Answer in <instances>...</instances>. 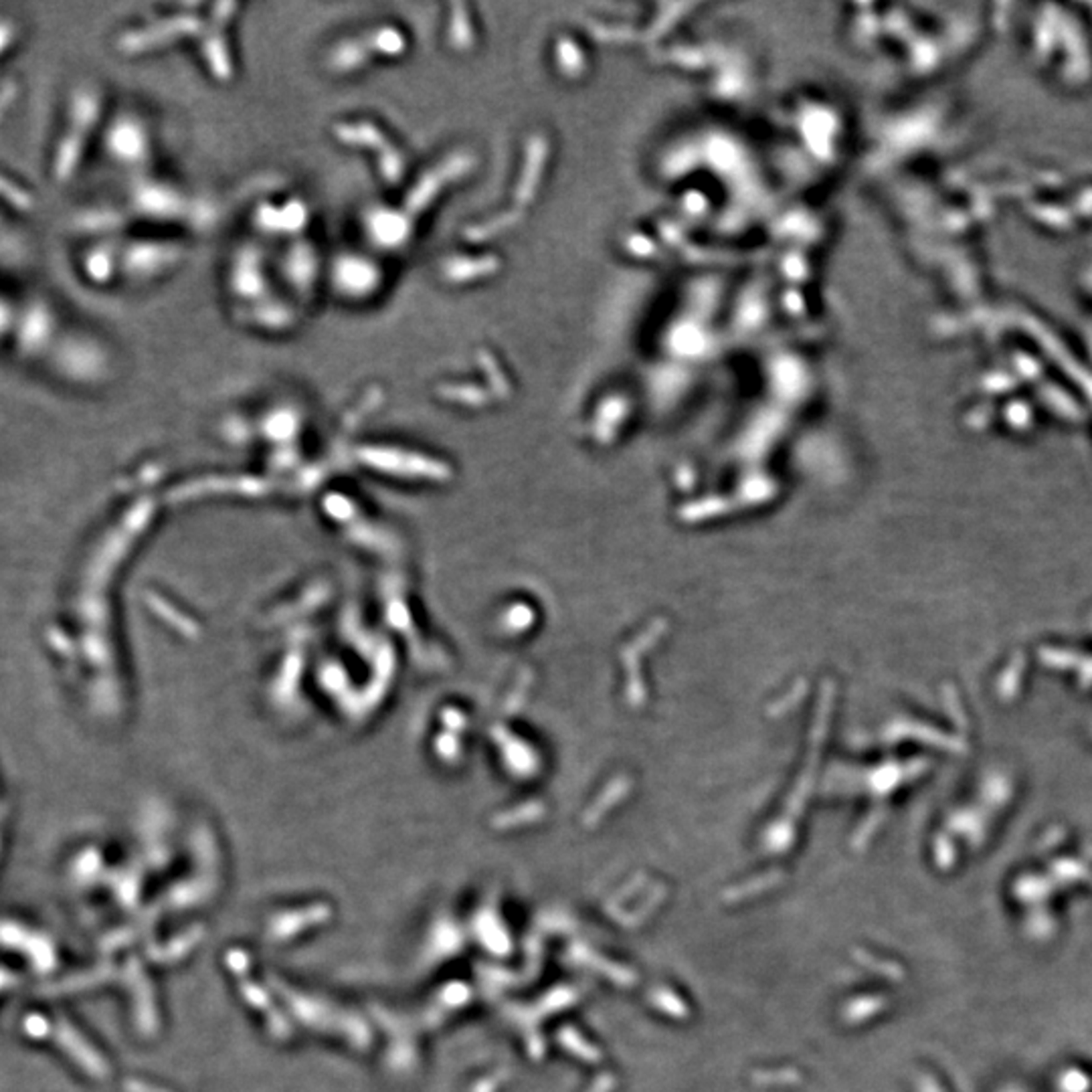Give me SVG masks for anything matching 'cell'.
Returning a JSON list of instances; mask_svg holds the SVG:
<instances>
[{
  "label": "cell",
  "instance_id": "cell-1",
  "mask_svg": "<svg viewBox=\"0 0 1092 1092\" xmlns=\"http://www.w3.org/2000/svg\"><path fill=\"white\" fill-rule=\"evenodd\" d=\"M98 104L99 96L91 90H79L71 99L69 113H67L65 134L59 140V146L53 157V177L55 180H67L71 172H76L79 166L81 154H84V140L87 130L91 132L93 121L98 118Z\"/></svg>",
  "mask_w": 1092,
  "mask_h": 1092
},
{
  "label": "cell",
  "instance_id": "cell-2",
  "mask_svg": "<svg viewBox=\"0 0 1092 1092\" xmlns=\"http://www.w3.org/2000/svg\"><path fill=\"white\" fill-rule=\"evenodd\" d=\"M17 348L26 359H35L57 342V318L45 300L26 303L23 314L15 320Z\"/></svg>",
  "mask_w": 1092,
  "mask_h": 1092
},
{
  "label": "cell",
  "instance_id": "cell-3",
  "mask_svg": "<svg viewBox=\"0 0 1092 1092\" xmlns=\"http://www.w3.org/2000/svg\"><path fill=\"white\" fill-rule=\"evenodd\" d=\"M107 144L113 157L136 164V160L144 157L146 152V134L144 127L130 118H120L112 124L107 132Z\"/></svg>",
  "mask_w": 1092,
  "mask_h": 1092
},
{
  "label": "cell",
  "instance_id": "cell-4",
  "mask_svg": "<svg viewBox=\"0 0 1092 1092\" xmlns=\"http://www.w3.org/2000/svg\"><path fill=\"white\" fill-rule=\"evenodd\" d=\"M120 266V253L110 243L96 245L84 255V272L87 278L96 283H107L116 278V267Z\"/></svg>",
  "mask_w": 1092,
  "mask_h": 1092
},
{
  "label": "cell",
  "instance_id": "cell-5",
  "mask_svg": "<svg viewBox=\"0 0 1092 1092\" xmlns=\"http://www.w3.org/2000/svg\"><path fill=\"white\" fill-rule=\"evenodd\" d=\"M17 39H18V26L15 20L0 17V57H3L6 51H11V47L15 45Z\"/></svg>",
  "mask_w": 1092,
  "mask_h": 1092
},
{
  "label": "cell",
  "instance_id": "cell-6",
  "mask_svg": "<svg viewBox=\"0 0 1092 1092\" xmlns=\"http://www.w3.org/2000/svg\"><path fill=\"white\" fill-rule=\"evenodd\" d=\"M15 320L17 318H15V316H11L9 308H6V303L0 302V334L15 326Z\"/></svg>",
  "mask_w": 1092,
  "mask_h": 1092
}]
</instances>
